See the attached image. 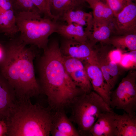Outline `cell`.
<instances>
[{
	"label": "cell",
	"instance_id": "1",
	"mask_svg": "<svg viewBox=\"0 0 136 136\" xmlns=\"http://www.w3.org/2000/svg\"><path fill=\"white\" fill-rule=\"evenodd\" d=\"M39 62L41 93L47 97L49 107L56 111L69 107L74 99L84 93L77 86L67 72L58 42L48 44Z\"/></svg>",
	"mask_w": 136,
	"mask_h": 136
},
{
	"label": "cell",
	"instance_id": "2",
	"mask_svg": "<svg viewBox=\"0 0 136 136\" xmlns=\"http://www.w3.org/2000/svg\"><path fill=\"white\" fill-rule=\"evenodd\" d=\"M6 58L0 72L14 89L17 99H30L41 93L36 78L33 61L36 54L19 37L5 45Z\"/></svg>",
	"mask_w": 136,
	"mask_h": 136
},
{
	"label": "cell",
	"instance_id": "3",
	"mask_svg": "<svg viewBox=\"0 0 136 136\" xmlns=\"http://www.w3.org/2000/svg\"><path fill=\"white\" fill-rule=\"evenodd\" d=\"M49 107L33 104L30 99H17L6 119L7 136H49L54 113Z\"/></svg>",
	"mask_w": 136,
	"mask_h": 136
},
{
	"label": "cell",
	"instance_id": "4",
	"mask_svg": "<svg viewBox=\"0 0 136 136\" xmlns=\"http://www.w3.org/2000/svg\"><path fill=\"white\" fill-rule=\"evenodd\" d=\"M15 14L20 39L27 45L43 49L46 48L49 37L56 32L59 23L42 17L41 14L37 12H23Z\"/></svg>",
	"mask_w": 136,
	"mask_h": 136
},
{
	"label": "cell",
	"instance_id": "5",
	"mask_svg": "<svg viewBox=\"0 0 136 136\" xmlns=\"http://www.w3.org/2000/svg\"><path fill=\"white\" fill-rule=\"evenodd\" d=\"M69 107L72 112L69 118L76 123L80 136H90V131L101 113L112 110L102 97L94 91L76 97Z\"/></svg>",
	"mask_w": 136,
	"mask_h": 136
},
{
	"label": "cell",
	"instance_id": "6",
	"mask_svg": "<svg viewBox=\"0 0 136 136\" xmlns=\"http://www.w3.org/2000/svg\"><path fill=\"white\" fill-rule=\"evenodd\" d=\"M136 73L131 70L122 79L117 87L111 92L110 107L136 114Z\"/></svg>",
	"mask_w": 136,
	"mask_h": 136
},
{
	"label": "cell",
	"instance_id": "7",
	"mask_svg": "<svg viewBox=\"0 0 136 136\" xmlns=\"http://www.w3.org/2000/svg\"><path fill=\"white\" fill-rule=\"evenodd\" d=\"M113 33L116 35L136 34V6L128 1L111 23Z\"/></svg>",
	"mask_w": 136,
	"mask_h": 136
},
{
	"label": "cell",
	"instance_id": "8",
	"mask_svg": "<svg viewBox=\"0 0 136 136\" xmlns=\"http://www.w3.org/2000/svg\"><path fill=\"white\" fill-rule=\"evenodd\" d=\"M83 62L93 89L110 106L111 90L105 81L96 56Z\"/></svg>",
	"mask_w": 136,
	"mask_h": 136
},
{
	"label": "cell",
	"instance_id": "9",
	"mask_svg": "<svg viewBox=\"0 0 136 136\" xmlns=\"http://www.w3.org/2000/svg\"><path fill=\"white\" fill-rule=\"evenodd\" d=\"M95 45L90 41L82 43L65 39L60 48L63 55L77 58L83 61L95 56Z\"/></svg>",
	"mask_w": 136,
	"mask_h": 136
},
{
	"label": "cell",
	"instance_id": "10",
	"mask_svg": "<svg viewBox=\"0 0 136 136\" xmlns=\"http://www.w3.org/2000/svg\"><path fill=\"white\" fill-rule=\"evenodd\" d=\"M117 114L112 110L101 113L90 130V136H119Z\"/></svg>",
	"mask_w": 136,
	"mask_h": 136
},
{
	"label": "cell",
	"instance_id": "11",
	"mask_svg": "<svg viewBox=\"0 0 136 136\" xmlns=\"http://www.w3.org/2000/svg\"><path fill=\"white\" fill-rule=\"evenodd\" d=\"M111 22L92 21L84 29L89 41L95 44L98 42L107 44L113 33Z\"/></svg>",
	"mask_w": 136,
	"mask_h": 136
},
{
	"label": "cell",
	"instance_id": "12",
	"mask_svg": "<svg viewBox=\"0 0 136 136\" xmlns=\"http://www.w3.org/2000/svg\"><path fill=\"white\" fill-rule=\"evenodd\" d=\"M17 99L13 88L0 72V120H6Z\"/></svg>",
	"mask_w": 136,
	"mask_h": 136
},
{
	"label": "cell",
	"instance_id": "13",
	"mask_svg": "<svg viewBox=\"0 0 136 136\" xmlns=\"http://www.w3.org/2000/svg\"><path fill=\"white\" fill-rule=\"evenodd\" d=\"M53 129L64 133L66 136H80L64 109L56 111L54 113L51 130Z\"/></svg>",
	"mask_w": 136,
	"mask_h": 136
},
{
	"label": "cell",
	"instance_id": "14",
	"mask_svg": "<svg viewBox=\"0 0 136 136\" xmlns=\"http://www.w3.org/2000/svg\"><path fill=\"white\" fill-rule=\"evenodd\" d=\"M56 32L65 39L82 43L89 42L83 26L77 24L64 25L59 24Z\"/></svg>",
	"mask_w": 136,
	"mask_h": 136
},
{
	"label": "cell",
	"instance_id": "15",
	"mask_svg": "<svg viewBox=\"0 0 136 136\" xmlns=\"http://www.w3.org/2000/svg\"><path fill=\"white\" fill-rule=\"evenodd\" d=\"M85 3L82 0H51V13L57 21L69 11L81 9Z\"/></svg>",
	"mask_w": 136,
	"mask_h": 136
},
{
	"label": "cell",
	"instance_id": "16",
	"mask_svg": "<svg viewBox=\"0 0 136 136\" xmlns=\"http://www.w3.org/2000/svg\"><path fill=\"white\" fill-rule=\"evenodd\" d=\"M116 121L119 136H136V114L125 112L121 115L117 114Z\"/></svg>",
	"mask_w": 136,
	"mask_h": 136
},
{
	"label": "cell",
	"instance_id": "17",
	"mask_svg": "<svg viewBox=\"0 0 136 136\" xmlns=\"http://www.w3.org/2000/svg\"><path fill=\"white\" fill-rule=\"evenodd\" d=\"M87 3L92 10V21L112 22L114 15L105 0H97Z\"/></svg>",
	"mask_w": 136,
	"mask_h": 136
},
{
	"label": "cell",
	"instance_id": "18",
	"mask_svg": "<svg viewBox=\"0 0 136 136\" xmlns=\"http://www.w3.org/2000/svg\"><path fill=\"white\" fill-rule=\"evenodd\" d=\"M19 32L15 13L13 9L0 15V32L12 38Z\"/></svg>",
	"mask_w": 136,
	"mask_h": 136
},
{
	"label": "cell",
	"instance_id": "19",
	"mask_svg": "<svg viewBox=\"0 0 136 136\" xmlns=\"http://www.w3.org/2000/svg\"><path fill=\"white\" fill-rule=\"evenodd\" d=\"M97 62L103 74L105 81L111 90L115 86L109 73L110 60L108 56L109 51L103 46L96 48Z\"/></svg>",
	"mask_w": 136,
	"mask_h": 136
},
{
	"label": "cell",
	"instance_id": "20",
	"mask_svg": "<svg viewBox=\"0 0 136 136\" xmlns=\"http://www.w3.org/2000/svg\"><path fill=\"white\" fill-rule=\"evenodd\" d=\"M92 14L84 11L82 9L70 10L65 13L61 19L66 21L67 24L75 23L86 27L92 22Z\"/></svg>",
	"mask_w": 136,
	"mask_h": 136
},
{
	"label": "cell",
	"instance_id": "21",
	"mask_svg": "<svg viewBox=\"0 0 136 136\" xmlns=\"http://www.w3.org/2000/svg\"><path fill=\"white\" fill-rule=\"evenodd\" d=\"M67 73L75 85L84 93H88L92 91V86L85 67L75 68L69 71Z\"/></svg>",
	"mask_w": 136,
	"mask_h": 136
},
{
	"label": "cell",
	"instance_id": "22",
	"mask_svg": "<svg viewBox=\"0 0 136 136\" xmlns=\"http://www.w3.org/2000/svg\"><path fill=\"white\" fill-rule=\"evenodd\" d=\"M107 44L123 51L126 49L130 51L136 50V34L116 35L110 37Z\"/></svg>",
	"mask_w": 136,
	"mask_h": 136
},
{
	"label": "cell",
	"instance_id": "23",
	"mask_svg": "<svg viewBox=\"0 0 136 136\" xmlns=\"http://www.w3.org/2000/svg\"><path fill=\"white\" fill-rule=\"evenodd\" d=\"M15 13L31 11L39 13L38 9L31 0H9Z\"/></svg>",
	"mask_w": 136,
	"mask_h": 136
},
{
	"label": "cell",
	"instance_id": "24",
	"mask_svg": "<svg viewBox=\"0 0 136 136\" xmlns=\"http://www.w3.org/2000/svg\"><path fill=\"white\" fill-rule=\"evenodd\" d=\"M51 0H31L35 6L44 17L57 21L52 15L50 11Z\"/></svg>",
	"mask_w": 136,
	"mask_h": 136
},
{
	"label": "cell",
	"instance_id": "25",
	"mask_svg": "<svg viewBox=\"0 0 136 136\" xmlns=\"http://www.w3.org/2000/svg\"><path fill=\"white\" fill-rule=\"evenodd\" d=\"M118 65L123 68L126 69L135 68L136 66V50L123 53Z\"/></svg>",
	"mask_w": 136,
	"mask_h": 136
},
{
	"label": "cell",
	"instance_id": "26",
	"mask_svg": "<svg viewBox=\"0 0 136 136\" xmlns=\"http://www.w3.org/2000/svg\"><path fill=\"white\" fill-rule=\"evenodd\" d=\"M107 4L112 11L114 16L120 12L126 5V0H105Z\"/></svg>",
	"mask_w": 136,
	"mask_h": 136
},
{
	"label": "cell",
	"instance_id": "27",
	"mask_svg": "<svg viewBox=\"0 0 136 136\" xmlns=\"http://www.w3.org/2000/svg\"><path fill=\"white\" fill-rule=\"evenodd\" d=\"M123 54V51L122 50L116 48L109 51L108 56L111 61L118 65L121 61Z\"/></svg>",
	"mask_w": 136,
	"mask_h": 136
},
{
	"label": "cell",
	"instance_id": "28",
	"mask_svg": "<svg viewBox=\"0 0 136 136\" xmlns=\"http://www.w3.org/2000/svg\"><path fill=\"white\" fill-rule=\"evenodd\" d=\"M6 54L7 51L5 45L0 42V66L5 60Z\"/></svg>",
	"mask_w": 136,
	"mask_h": 136
},
{
	"label": "cell",
	"instance_id": "29",
	"mask_svg": "<svg viewBox=\"0 0 136 136\" xmlns=\"http://www.w3.org/2000/svg\"><path fill=\"white\" fill-rule=\"evenodd\" d=\"M7 126L5 120H0V136H7Z\"/></svg>",
	"mask_w": 136,
	"mask_h": 136
},
{
	"label": "cell",
	"instance_id": "30",
	"mask_svg": "<svg viewBox=\"0 0 136 136\" xmlns=\"http://www.w3.org/2000/svg\"><path fill=\"white\" fill-rule=\"evenodd\" d=\"M0 7L6 10L13 9L9 0H0Z\"/></svg>",
	"mask_w": 136,
	"mask_h": 136
},
{
	"label": "cell",
	"instance_id": "31",
	"mask_svg": "<svg viewBox=\"0 0 136 136\" xmlns=\"http://www.w3.org/2000/svg\"><path fill=\"white\" fill-rule=\"evenodd\" d=\"M7 10L0 7V15L4 13Z\"/></svg>",
	"mask_w": 136,
	"mask_h": 136
},
{
	"label": "cell",
	"instance_id": "32",
	"mask_svg": "<svg viewBox=\"0 0 136 136\" xmlns=\"http://www.w3.org/2000/svg\"><path fill=\"white\" fill-rule=\"evenodd\" d=\"M84 3L87 2V3L88 2L93 1L97 0H82Z\"/></svg>",
	"mask_w": 136,
	"mask_h": 136
},
{
	"label": "cell",
	"instance_id": "33",
	"mask_svg": "<svg viewBox=\"0 0 136 136\" xmlns=\"http://www.w3.org/2000/svg\"><path fill=\"white\" fill-rule=\"evenodd\" d=\"M127 1H130L131 0H126Z\"/></svg>",
	"mask_w": 136,
	"mask_h": 136
}]
</instances>
